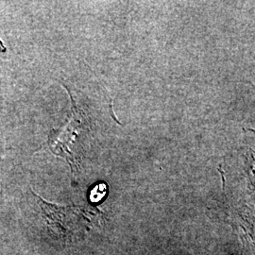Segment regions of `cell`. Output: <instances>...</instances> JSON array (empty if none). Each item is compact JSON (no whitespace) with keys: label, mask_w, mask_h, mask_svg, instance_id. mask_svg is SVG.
<instances>
[{"label":"cell","mask_w":255,"mask_h":255,"mask_svg":"<svg viewBox=\"0 0 255 255\" xmlns=\"http://www.w3.org/2000/svg\"><path fill=\"white\" fill-rule=\"evenodd\" d=\"M107 184L102 182L97 184L90 193V201L92 202H100L106 196Z\"/></svg>","instance_id":"cell-2"},{"label":"cell","mask_w":255,"mask_h":255,"mask_svg":"<svg viewBox=\"0 0 255 255\" xmlns=\"http://www.w3.org/2000/svg\"><path fill=\"white\" fill-rule=\"evenodd\" d=\"M34 196L42 209L47 227L56 237L67 241L82 233L84 224L81 222V219H83V216L79 208L57 206L47 203L35 193Z\"/></svg>","instance_id":"cell-1"}]
</instances>
